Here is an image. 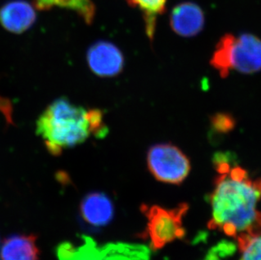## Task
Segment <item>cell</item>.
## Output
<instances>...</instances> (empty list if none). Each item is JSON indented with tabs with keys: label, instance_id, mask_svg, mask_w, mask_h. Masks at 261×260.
I'll return each instance as SVG.
<instances>
[{
	"label": "cell",
	"instance_id": "30bf717a",
	"mask_svg": "<svg viewBox=\"0 0 261 260\" xmlns=\"http://www.w3.org/2000/svg\"><path fill=\"white\" fill-rule=\"evenodd\" d=\"M34 234H14L0 243V260H39L40 249Z\"/></svg>",
	"mask_w": 261,
	"mask_h": 260
},
{
	"label": "cell",
	"instance_id": "3957f363",
	"mask_svg": "<svg viewBox=\"0 0 261 260\" xmlns=\"http://www.w3.org/2000/svg\"><path fill=\"white\" fill-rule=\"evenodd\" d=\"M210 64L222 78L232 70L245 74L260 71L261 40L249 33L239 37L225 34L217 42Z\"/></svg>",
	"mask_w": 261,
	"mask_h": 260
},
{
	"label": "cell",
	"instance_id": "52a82bcc",
	"mask_svg": "<svg viewBox=\"0 0 261 260\" xmlns=\"http://www.w3.org/2000/svg\"><path fill=\"white\" fill-rule=\"evenodd\" d=\"M80 216L84 223L100 228L113 221L114 204L104 193L91 192L82 199L80 204Z\"/></svg>",
	"mask_w": 261,
	"mask_h": 260
},
{
	"label": "cell",
	"instance_id": "8fae6325",
	"mask_svg": "<svg viewBox=\"0 0 261 260\" xmlns=\"http://www.w3.org/2000/svg\"><path fill=\"white\" fill-rule=\"evenodd\" d=\"M33 4L40 10H48L55 6L73 10L87 25L93 22L96 15V6L91 0H34Z\"/></svg>",
	"mask_w": 261,
	"mask_h": 260
},
{
	"label": "cell",
	"instance_id": "9a60e30c",
	"mask_svg": "<svg viewBox=\"0 0 261 260\" xmlns=\"http://www.w3.org/2000/svg\"><path fill=\"white\" fill-rule=\"evenodd\" d=\"M234 251V246L229 243H224V244H220L214 248L209 253V255L205 260H220V258L222 256L229 255L230 253Z\"/></svg>",
	"mask_w": 261,
	"mask_h": 260
},
{
	"label": "cell",
	"instance_id": "8992f818",
	"mask_svg": "<svg viewBox=\"0 0 261 260\" xmlns=\"http://www.w3.org/2000/svg\"><path fill=\"white\" fill-rule=\"evenodd\" d=\"M87 64L97 76L115 77L123 71L124 57L116 45L108 41H98L89 47Z\"/></svg>",
	"mask_w": 261,
	"mask_h": 260
},
{
	"label": "cell",
	"instance_id": "4fadbf2b",
	"mask_svg": "<svg viewBox=\"0 0 261 260\" xmlns=\"http://www.w3.org/2000/svg\"><path fill=\"white\" fill-rule=\"evenodd\" d=\"M237 242L241 252L240 260H261V235L240 238Z\"/></svg>",
	"mask_w": 261,
	"mask_h": 260
},
{
	"label": "cell",
	"instance_id": "5b68a950",
	"mask_svg": "<svg viewBox=\"0 0 261 260\" xmlns=\"http://www.w3.org/2000/svg\"><path fill=\"white\" fill-rule=\"evenodd\" d=\"M146 159L153 177L165 184H182L191 170L189 157L171 143L152 145L148 150Z\"/></svg>",
	"mask_w": 261,
	"mask_h": 260
},
{
	"label": "cell",
	"instance_id": "9c48e42d",
	"mask_svg": "<svg viewBox=\"0 0 261 260\" xmlns=\"http://www.w3.org/2000/svg\"><path fill=\"white\" fill-rule=\"evenodd\" d=\"M204 15L200 6L185 2L173 8L170 15V25L173 32L181 37H195L202 31Z\"/></svg>",
	"mask_w": 261,
	"mask_h": 260
},
{
	"label": "cell",
	"instance_id": "5bb4252c",
	"mask_svg": "<svg viewBox=\"0 0 261 260\" xmlns=\"http://www.w3.org/2000/svg\"><path fill=\"white\" fill-rule=\"evenodd\" d=\"M236 120L233 116L227 113H216L211 118V127L216 134L225 135L235 128Z\"/></svg>",
	"mask_w": 261,
	"mask_h": 260
},
{
	"label": "cell",
	"instance_id": "277c9868",
	"mask_svg": "<svg viewBox=\"0 0 261 260\" xmlns=\"http://www.w3.org/2000/svg\"><path fill=\"white\" fill-rule=\"evenodd\" d=\"M188 209L189 205L186 203L172 210L158 205L147 206L143 204L141 206V211L147 218L146 233L153 250L161 249L166 244L185 237L182 219Z\"/></svg>",
	"mask_w": 261,
	"mask_h": 260
},
{
	"label": "cell",
	"instance_id": "ba28073f",
	"mask_svg": "<svg viewBox=\"0 0 261 260\" xmlns=\"http://www.w3.org/2000/svg\"><path fill=\"white\" fill-rule=\"evenodd\" d=\"M36 20L34 7L25 0H12L0 8V25L14 34L27 32Z\"/></svg>",
	"mask_w": 261,
	"mask_h": 260
},
{
	"label": "cell",
	"instance_id": "7c38bea8",
	"mask_svg": "<svg viewBox=\"0 0 261 260\" xmlns=\"http://www.w3.org/2000/svg\"><path fill=\"white\" fill-rule=\"evenodd\" d=\"M127 2L132 7L139 8L144 13L146 34L152 39L156 16L165 11L167 0H127Z\"/></svg>",
	"mask_w": 261,
	"mask_h": 260
},
{
	"label": "cell",
	"instance_id": "7a4b0ae2",
	"mask_svg": "<svg viewBox=\"0 0 261 260\" xmlns=\"http://www.w3.org/2000/svg\"><path fill=\"white\" fill-rule=\"evenodd\" d=\"M36 130L48 152L55 157L91 136L101 139L108 134L101 109H87L64 97L47 106L37 119Z\"/></svg>",
	"mask_w": 261,
	"mask_h": 260
},
{
	"label": "cell",
	"instance_id": "6da1fadb",
	"mask_svg": "<svg viewBox=\"0 0 261 260\" xmlns=\"http://www.w3.org/2000/svg\"><path fill=\"white\" fill-rule=\"evenodd\" d=\"M217 176L209 195L211 230L236 238L261 235V177H252L236 164L229 153H217L213 160Z\"/></svg>",
	"mask_w": 261,
	"mask_h": 260
}]
</instances>
